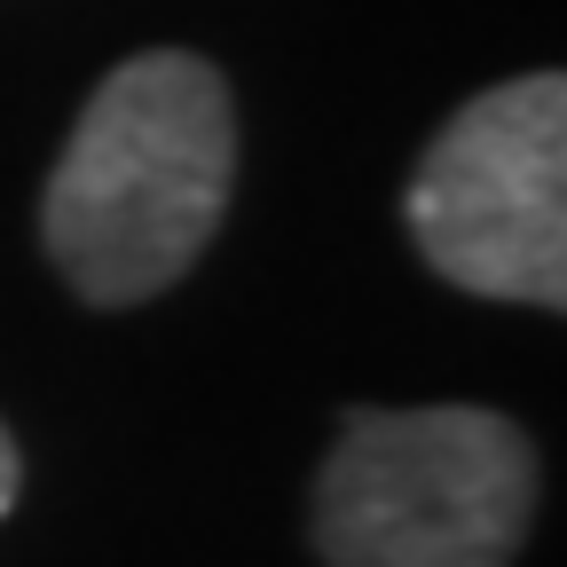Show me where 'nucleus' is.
Instances as JSON below:
<instances>
[{
	"instance_id": "f257e3e1",
	"label": "nucleus",
	"mask_w": 567,
	"mask_h": 567,
	"mask_svg": "<svg viewBox=\"0 0 567 567\" xmlns=\"http://www.w3.org/2000/svg\"><path fill=\"white\" fill-rule=\"evenodd\" d=\"M229 174L237 118L221 71L189 48L126 55L87 95L40 189V237L87 308H134L197 268Z\"/></svg>"
},
{
	"instance_id": "f03ea898",
	"label": "nucleus",
	"mask_w": 567,
	"mask_h": 567,
	"mask_svg": "<svg viewBox=\"0 0 567 567\" xmlns=\"http://www.w3.org/2000/svg\"><path fill=\"white\" fill-rule=\"evenodd\" d=\"M536 520V450L496 410H347L316 481L323 567H505Z\"/></svg>"
},
{
	"instance_id": "7ed1b4c3",
	"label": "nucleus",
	"mask_w": 567,
	"mask_h": 567,
	"mask_svg": "<svg viewBox=\"0 0 567 567\" xmlns=\"http://www.w3.org/2000/svg\"><path fill=\"white\" fill-rule=\"evenodd\" d=\"M410 237L457 292L559 308L567 300V80H520L473 95L425 166L410 174Z\"/></svg>"
},
{
	"instance_id": "20e7f679",
	"label": "nucleus",
	"mask_w": 567,
	"mask_h": 567,
	"mask_svg": "<svg viewBox=\"0 0 567 567\" xmlns=\"http://www.w3.org/2000/svg\"><path fill=\"white\" fill-rule=\"evenodd\" d=\"M17 481H24V465H17V442H9V425H0V513L17 505Z\"/></svg>"
}]
</instances>
